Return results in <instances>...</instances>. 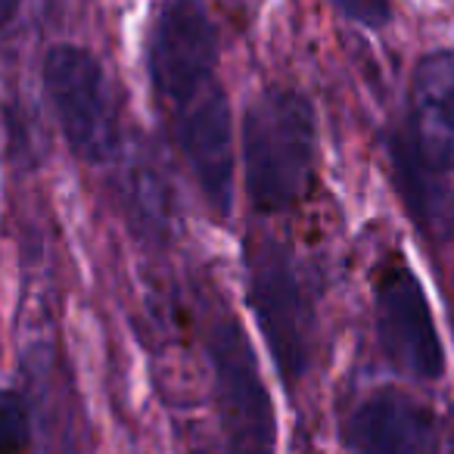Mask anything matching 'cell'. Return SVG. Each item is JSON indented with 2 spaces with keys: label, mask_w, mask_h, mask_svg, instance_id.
Wrapping results in <instances>:
<instances>
[{
  "label": "cell",
  "mask_w": 454,
  "mask_h": 454,
  "mask_svg": "<svg viewBox=\"0 0 454 454\" xmlns=\"http://www.w3.org/2000/svg\"><path fill=\"white\" fill-rule=\"evenodd\" d=\"M317 162L315 109L299 90L271 88L243 119L247 193L259 212H284L305 196Z\"/></svg>",
  "instance_id": "6da1fadb"
},
{
  "label": "cell",
  "mask_w": 454,
  "mask_h": 454,
  "mask_svg": "<svg viewBox=\"0 0 454 454\" xmlns=\"http://www.w3.org/2000/svg\"><path fill=\"white\" fill-rule=\"evenodd\" d=\"M44 88L69 150L88 165L121 153V125L106 72L84 47L57 44L44 57Z\"/></svg>",
  "instance_id": "7a4b0ae2"
},
{
  "label": "cell",
  "mask_w": 454,
  "mask_h": 454,
  "mask_svg": "<svg viewBox=\"0 0 454 454\" xmlns=\"http://www.w3.org/2000/svg\"><path fill=\"white\" fill-rule=\"evenodd\" d=\"M215 402L227 454H274L278 420L253 346L234 317H218L208 330Z\"/></svg>",
  "instance_id": "3957f363"
},
{
  "label": "cell",
  "mask_w": 454,
  "mask_h": 454,
  "mask_svg": "<svg viewBox=\"0 0 454 454\" xmlns=\"http://www.w3.org/2000/svg\"><path fill=\"white\" fill-rule=\"evenodd\" d=\"M249 305L280 377L286 383L299 380L311 361L315 309L296 262L278 243H262L249 253Z\"/></svg>",
  "instance_id": "277c9868"
},
{
  "label": "cell",
  "mask_w": 454,
  "mask_h": 454,
  "mask_svg": "<svg viewBox=\"0 0 454 454\" xmlns=\"http://www.w3.org/2000/svg\"><path fill=\"white\" fill-rule=\"evenodd\" d=\"M150 84L171 113L215 82L218 32L202 0H165L150 28Z\"/></svg>",
  "instance_id": "5b68a950"
},
{
  "label": "cell",
  "mask_w": 454,
  "mask_h": 454,
  "mask_svg": "<svg viewBox=\"0 0 454 454\" xmlns=\"http://www.w3.org/2000/svg\"><path fill=\"white\" fill-rule=\"evenodd\" d=\"M377 340L386 358L414 380H439L445 371L442 340L427 293L414 271L392 265L377 280Z\"/></svg>",
  "instance_id": "8992f818"
},
{
  "label": "cell",
  "mask_w": 454,
  "mask_h": 454,
  "mask_svg": "<svg viewBox=\"0 0 454 454\" xmlns=\"http://www.w3.org/2000/svg\"><path fill=\"white\" fill-rule=\"evenodd\" d=\"M175 134L200 193L215 212L227 215L234 202V128L218 78L175 109Z\"/></svg>",
  "instance_id": "52a82bcc"
},
{
  "label": "cell",
  "mask_w": 454,
  "mask_h": 454,
  "mask_svg": "<svg viewBox=\"0 0 454 454\" xmlns=\"http://www.w3.org/2000/svg\"><path fill=\"white\" fill-rule=\"evenodd\" d=\"M414 153L433 171H454V51H433L411 82Z\"/></svg>",
  "instance_id": "ba28073f"
},
{
  "label": "cell",
  "mask_w": 454,
  "mask_h": 454,
  "mask_svg": "<svg viewBox=\"0 0 454 454\" xmlns=\"http://www.w3.org/2000/svg\"><path fill=\"white\" fill-rule=\"evenodd\" d=\"M429 411L398 392H377L352 411L346 442L355 454H420L429 439Z\"/></svg>",
  "instance_id": "9c48e42d"
},
{
  "label": "cell",
  "mask_w": 454,
  "mask_h": 454,
  "mask_svg": "<svg viewBox=\"0 0 454 454\" xmlns=\"http://www.w3.org/2000/svg\"><path fill=\"white\" fill-rule=\"evenodd\" d=\"M333 7L361 28H383L389 22V0H333Z\"/></svg>",
  "instance_id": "30bf717a"
},
{
  "label": "cell",
  "mask_w": 454,
  "mask_h": 454,
  "mask_svg": "<svg viewBox=\"0 0 454 454\" xmlns=\"http://www.w3.org/2000/svg\"><path fill=\"white\" fill-rule=\"evenodd\" d=\"M4 427H7V451H20L28 442V404L22 395L7 392L4 402Z\"/></svg>",
  "instance_id": "8fae6325"
},
{
  "label": "cell",
  "mask_w": 454,
  "mask_h": 454,
  "mask_svg": "<svg viewBox=\"0 0 454 454\" xmlns=\"http://www.w3.org/2000/svg\"><path fill=\"white\" fill-rule=\"evenodd\" d=\"M0 7H4V26H13L16 13H20V0H0Z\"/></svg>",
  "instance_id": "7c38bea8"
},
{
  "label": "cell",
  "mask_w": 454,
  "mask_h": 454,
  "mask_svg": "<svg viewBox=\"0 0 454 454\" xmlns=\"http://www.w3.org/2000/svg\"><path fill=\"white\" fill-rule=\"evenodd\" d=\"M445 454H454V448H451V451H445Z\"/></svg>",
  "instance_id": "4fadbf2b"
}]
</instances>
